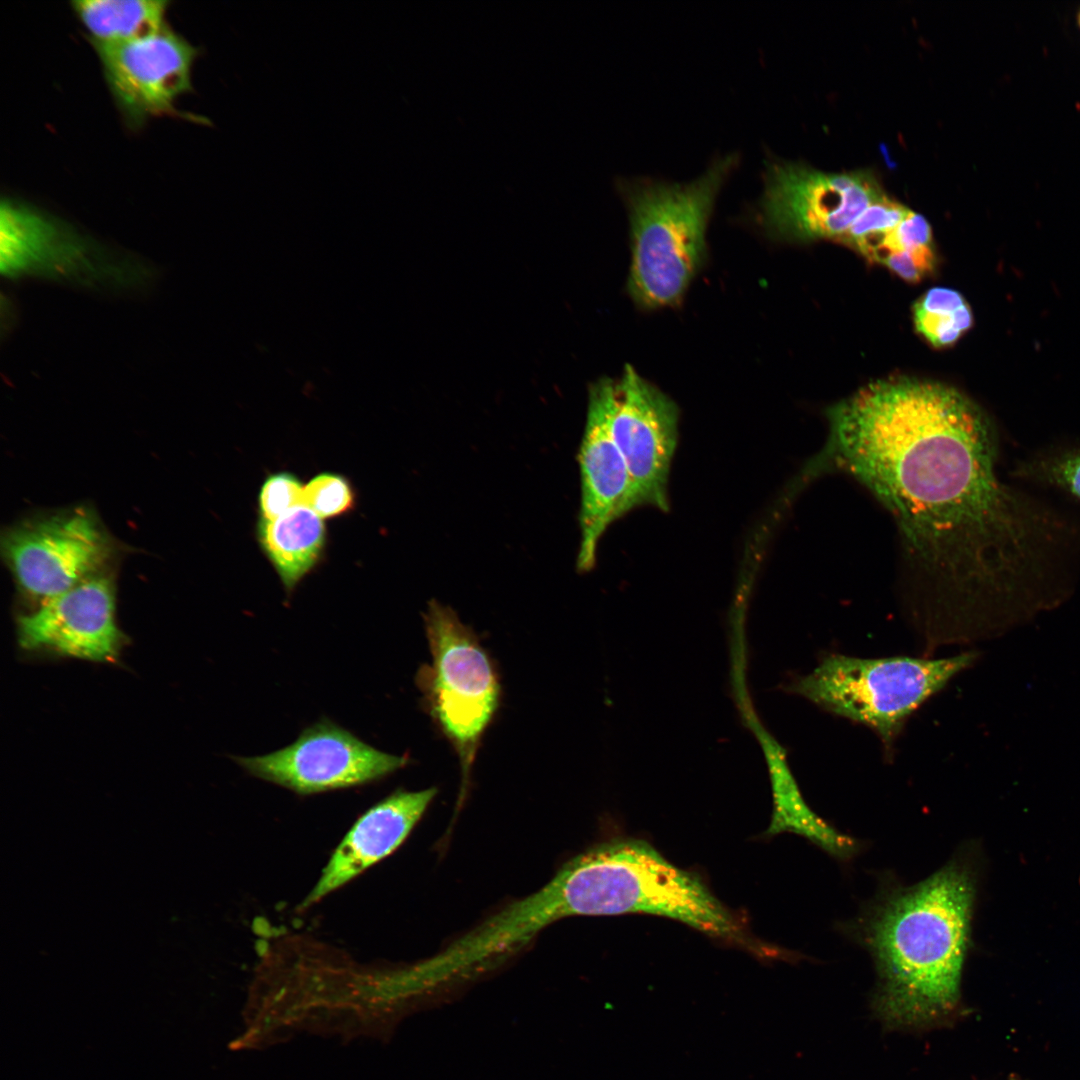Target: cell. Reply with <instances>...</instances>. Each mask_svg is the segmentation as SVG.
Instances as JSON below:
<instances>
[{"instance_id":"cell-12","label":"cell","mask_w":1080,"mask_h":1080,"mask_svg":"<svg viewBox=\"0 0 1080 1080\" xmlns=\"http://www.w3.org/2000/svg\"><path fill=\"white\" fill-rule=\"evenodd\" d=\"M92 46L116 104L134 124L174 111L177 99L192 89L197 49L168 27L134 41Z\"/></svg>"},{"instance_id":"cell-7","label":"cell","mask_w":1080,"mask_h":1080,"mask_svg":"<svg viewBox=\"0 0 1080 1080\" xmlns=\"http://www.w3.org/2000/svg\"><path fill=\"white\" fill-rule=\"evenodd\" d=\"M424 622L432 657L418 670L416 684L426 711L459 757L462 801L482 735L499 705V679L477 637L453 609L431 600Z\"/></svg>"},{"instance_id":"cell-18","label":"cell","mask_w":1080,"mask_h":1080,"mask_svg":"<svg viewBox=\"0 0 1080 1080\" xmlns=\"http://www.w3.org/2000/svg\"><path fill=\"white\" fill-rule=\"evenodd\" d=\"M165 0H75L73 11L92 45H112L151 36L167 27Z\"/></svg>"},{"instance_id":"cell-9","label":"cell","mask_w":1080,"mask_h":1080,"mask_svg":"<svg viewBox=\"0 0 1080 1080\" xmlns=\"http://www.w3.org/2000/svg\"><path fill=\"white\" fill-rule=\"evenodd\" d=\"M594 385L602 394L614 437L626 463L629 486L622 516L641 507L669 510L668 481L678 442L675 402L626 366L617 379Z\"/></svg>"},{"instance_id":"cell-16","label":"cell","mask_w":1080,"mask_h":1080,"mask_svg":"<svg viewBox=\"0 0 1080 1080\" xmlns=\"http://www.w3.org/2000/svg\"><path fill=\"white\" fill-rule=\"evenodd\" d=\"M258 540L286 593L291 594L319 562L326 531L322 518L299 505L276 519H261Z\"/></svg>"},{"instance_id":"cell-6","label":"cell","mask_w":1080,"mask_h":1080,"mask_svg":"<svg viewBox=\"0 0 1080 1080\" xmlns=\"http://www.w3.org/2000/svg\"><path fill=\"white\" fill-rule=\"evenodd\" d=\"M0 272L13 281L40 279L112 293L142 291L157 275L142 258L11 199L0 207Z\"/></svg>"},{"instance_id":"cell-11","label":"cell","mask_w":1080,"mask_h":1080,"mask_svg":"<svg viewBox=\"0 0 1080 1080\" xmlns=\"http://www.w3.org/2000/svg\"><path fill=\"white\" fill-rule=\"evenodd\" d=\"M250 775L301 795L378 781L409 763L380 751L329 719L305 728L290 745L254 757H233Z\"/></svg>"},{"instance_id":"cell-2","label":"cell","mask_w":1080,"mask_h":1080,"mask_svg":"<svg viewBox=\"0 0 1080 1080\" xmlns=\"http://www.w3.org/2000/svg\"><path fill=\"white\" fill-rule=\"evenodd\" d=\"M976 896L975 865L958 856L928 878L890 890L864 915L861 935L886 1016L917 1022L956 1006Z\"/></svg>"},{"instance_id":"cell-4","label":"cell","mask_w":1080,"mask_h":1080,"mask_svg":"<svg viewBox=\"0 0 1080 1080\" xmlns=\"http://www.w3.org/2000/svg\"><path fill=\"white\" fill-rule=\"evenodd\" d=\"M570 865L585 916L652 914L771 956L694 873L639 839H615L574 857Z\"/></svg>"},{"instance_id":"cell-13","label":"cell","mask_w":1080,"mask_h":1080,"mask_svg":"<svg viewBox=\"0 0 1080 1080\" xmlns=\"http://www.w3.org/2000/svg\"><path fill=\"white\" fill-rule=\"evenodd\" d=\"M115 610L114 583L100 573L21 615L19 644L29 651L113 662L124 641Z\"/></svg>"},{"instance_id":"cell-8","label":"cell","mask_w":1080,"mask_h":1080,"mask_svg":"<svg viewBox=\"0 0 1080 1080\" xmlns=\"http://www.w3.org/2000/svg\"><path fill=\"white\" fill-rule=\"evenodd\" d=\"M759 218L790 241L843 239L886 192L870 170L824 172L800 162L766 159Z\"/></svg>"},{"instance_id":"cell-21","label":"cell","mask_w":1080,"mask_h":1080,"mask_svg":"<svg viewBox=\"0 0 1080 1080\" xmlns=\"http://www.w3.org/2000/svg\"><path fill=\"white\" fill-rule=\"evenodd\" d=\"M354 500L352 486L344 476L325 472L304 485L302 505L320 518H332L350 511Z\"/></svg>"},{"instance_id":"cell-3","label":"cell","mask_w":1080,"mask_h":1080,"mask_svg":"<svg viewBox=\"0 0 1080 1080\" xmlns=\"http://www.w3.org/2000/svg\"><path fill=\"white\" fill-rule=\"evenodd\" d=\"M739 161L736 152L719 155L686 182L618 179L630 223L628 291L640 307L673 305L684 295L703 263L716 199Z\"/></svg>"},{"instance_id":"cell-1","label":"cell","mask_w":1080,"mask_h":1080,"mask_svg":"<svg viewBox=\"0 0 1080 1080\" xmlns=\"http://www.w3.org/2000/svg\"><path fill=\"white\" fill-rule=\"evenodd\" d=\"M811 472L838 470L893 515L919 582L915 618L932 642L993 636L1062 603L1080 529L1003 482L985 411L958 389L892 376L827 411Z\"/></svg>"},{"instance_id":"cell-20","label":"cell","mask_w":1080,"mask_h":1080,"mask_svg":"<svg viewBox=\"0 0 1080 1080\" xmlns=\"http://www.w3.org/2000/svg\"><path fill=\"white\" fill-rule=\"evenodd\" d=\"M1017 475L1080 499V450L1062 449L1035 456L1019 466Z\"/></svg>"},{"instance_id":"cell-22","label":"cell","mask_w":1080,"mask_h":1080,"mask_svg":"<svg viewBox=\"0 0 1080 1080\" xmlns=\"http://www.w3.org/2000/svg\"><path fill=\"white\" fill-rule=\"evenodd\" d=\"M304 485L289 472L266 478L259 493V509L264 520H273L303 502Z\"/></svg>"},{"instance_id":"cell-23","label":"cell","mask_w":1080,"mask_h":1080,"mask_svg":"<svg viewBox=\"0 0 1080 1080\" xmlns=\"http://www.w3.org/2000/svg\"><path fill=\"white\" fill-rule=\"evenodd\" d=\"M1078 22H1079V26H1080V11H1079V14H1078Z\"/></svg>"},{"instance_id":"cell-17","label":"cell","mask_w":1080,"mask_h":1080,"mask_svg":"<svg viewBox=\"0 0 1080 1080\" xmlns=\"http://www.w3.org/2000/svg\"><path fill=\"white\" fill-rule=\"evenodd\" d=\"M771 768L774 812L768 833H794L838 860H850L858 852L859 842L837 830L806 804L780 751H774Z\"/></svg>"},{"instance_id":"cell-14","label":"cell","mask_w":1080,"mask_h":1080,"mask_svg":"<svg viewBox=\"0 0 1080 1080\" xmlns=\"http://www.w3.org/2000/svg\"><path fill=\"white\" fill-rule=\"evenodd\" d=\"M581 476L579 571L593 568L598 544L608 526L622 517L629 476L612 435L607 407L592 384L583 438L578 453Z\"/></svg>"},{"instance_id":"cell-15","label":"cell","mask_w":1080,"mask_h":1080,"mask_svg":"<svg viewBox=\"0 0 1080 1080\" xmlns=\"http://www.w3.org/2000/svg\"><path fill=\"white\" fill-rule=\"evenodd\" d=\"M436 793L435 788L397 790L367 810L338 845L302 906L315 904L397 849Z\"/></svg>"},{"instance_id":"cell-5","label":"cell","mask_w":1080,"mask_h":1080,"mask_svg":"<svg viewBox=\"0 0 1080 1080\" xmlns=\"http://www.w3.org/2000/svg\"><path fill=\"white\" fill-rule=\"evenodd\" d=\"M979 657L976 650L938 659L829 654L790 689L826 712L870 728L888 750L908 718Z\"/></svg>"},{"instance_id":"cell-10","label":"cell","mask_w":1080,"mask_h":1080,"mask_svg":"<svg viewBox=\"0 0 1080 1080\" xmlns=\"http://www.w3.org/2000/svg\"><path fill=\"white\" fill-rule=\"evenodd\" d=\"M2 551L19 589L38 606L103 573L113 552L95 514L82 508L10 528Z\"/></svg>"},{"instance_id":"cell-19","label":"cell","mask_w":1080,"mask_h":1080,"mask_svg":"<svg viewBox=\"0 0 1080 1080\" xmlns=\"http://www.w3.org/2000/svg\"><path fill=\"white\" fill-rule=\"evenodd\" d=\"M912 311L918 333L937 348L956 343L973 325L969 304L958 291L949 288L926 291Z\"/></svg>"}]
</instances>
